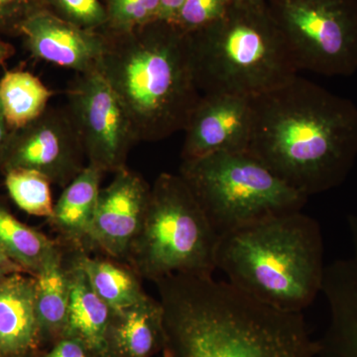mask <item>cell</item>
<instances>
[{
	"instance_id": "cell-1",
	"label": "cell",
	"mask_w": 357,
	"mask_h": 357,
	"mask_svg": "<svg viewBox=\"0 0 357 357\" xmlns=\"http://www.w3.org/2000/svg\"><path fill=\"white\" fill-rule=\"evenodd\" d=\"M166 357H318L302 312L282 311L213 277L155 282Z\"/></svg>"
},
{
	"instance_id": "cell-2",
	"label": "cell",
	"mask_w": 357,
	"mask_h": 357,
	"mask_svg": "<svg viewBox=\"0 0 357 357\" xmlns=\"http://www.w3.org/2000/svg\"><path fill=\"white\" fill-rule=\"evenodd\" d=\"M248 151L306 198L338 187L357 159V107L297 76L252 98Z\"/></svg>"
},
{
	"instance_id": "cell-3",
	"label": "cell",
	"mask_w": 357,
	"mask_h": 357,
	"mask_svg": "<svg viewBox=\"0 0 357 357\" xmlns=\"http://www.w3.org/2000/svg\"><path fill=\"white\" fill-rule=\"evenodd\" d=\"M102 32L107 47L96 69L121 100L138 142L184 131L202 96L187 33L161 20L130 31Z\"/></svg>"
},
{
	"instance_id": "cell-4",
	"label": "cell",
	"mask_w": 357,
	"mask_h": 357,
	"mask_svg": "<svg viewBox=\"0 0 357 357\" xmlns=\"http://www.w3.org/2000/svg\"><path fill=\"white\" fill-rule=\"evenodd\" d=\"M217 269L253 299L302 312L323 290L326 265L319 222L300 211L222 234Z\"/></svg>"
},
{
	"instance_id": "cell-5",
	"label": "cell",
	"mask_w": 357,
	"mask_h": 357,
	"mask_svg": "<svg viewBox=\"0 0 357 357\" xmlns=\"http://www.w3.org/2000/svg\"><path fill=\"white\" fill-rule=\"evenodd\" d=\"M199 93L255 98L298 76L287 43L263 6L230 4L211 24L187 33Z\"/></svg>"
},
{
	"instance_id": "cell-6",
	"label": "cell",
	"mask_w": 357,
	"mask_h": 357,
	"mask_svg": "<svg viewBox=\"0 0 357 357\" xmlns=\"http://www.w3.org/2000/svg\"><path fill=\"white\" fill-rule=\"evenodd\" d=\"M220 236L180 175L163 173L150 190L139 232L126 262L141 279L213 277Z\"/></svg>"
},
{
	"instance_id": "cell-7",
	"label": "cell",
	"mask_w": 357,
	"mask_h": 357,
	"mask_svg": "<svg viewBox=\"0 0 357 357\" xmlns=\"http://www.w3.org/2000/svg\"><path fill=\"white\" fill-rule=\"evenodd\" d=\"M178 175L218 236L302 211L307 199L249 151L220 152L184 160Z\"/></svg>"
},
{
	"instance_id": "cell-8",
	"label": "cell",
	"mask_w": 357,
	"mask_h": 357,
	"mask_svg": "<svg viewBox=\"0 0 357 357\" xmlns=\"http://www.w3.org/2000/svg\"><path fill=\"white\" fill-rule=\"evenodd\" d=\"M298 70L328 77L357 72V0H266Z\"/></svg>"
},
{
	"instance_id": "cell-9",
	"label": "cell",
	"mask_w": 357,
	"mask_h": 357,
	"mask_svg": "<svg viewBox=\"0 0 357 357\" xmlns=\"http://www.w3.org/2000/svg\"><path fill=\"white\" fill-rule=\"evenodd\" d=\"M67 109L83 144L89 165L103 172L126 168L138 142L121 100L98 69L77 74L67 91Z\"/></svg>"
},
{
	"instance_id": "cell-10",
	"label": "cell",
	"mask_w": 357,
	"mask_h": 357,
	"mask_svg": "<svg viewBox=\"0 0 357 357\" xmlns=\"http://www.w3.org/2000/svg\"><path fill=\"white\" fill-rule=\"evenodd\" d=\"M81 137L67 107H48L36 121L13 130L0 167L29 169L49 178L51 184L65 188L86 167Z\"/></svg>"
},
{
	"instance_id": "cell-11",
	"label": "cell",
	"mask_w": 357,
	"mask_h": 357,
	"mask_svg": "<svg viewBox=\"0 0 357 357\" xmlns=\"http://www.w3.org/2000/svg\"><path fill=\"white\" fill-rule=\"evenodd\" d=\"M151 187L138 174L121 169L100 189L86 248L100 249L116 260H126L139 232Z\"/></svg>"
},
{
	"instance_id": "cell-12",
	"label": "cell",
	"mask_w": 357,
	"mask_h": 357,
	"mask_svg": "<svg viewBox=\"0 0 357 357\" xmlns=\"http://www.w3.org/2000/svg\"><path fill=\"white\" fill-rule=\"evenodd\" d=\"M252 128L251 98L204 93L185 126L182 160L220 152L248 151Z\"/></svg>"
},
{
	"instance_id": "cell-13",
	"label": "cell",
	"mask_w": 357,
	"mask_h": 357,
	"mask_svg": "<svg viewBox=\"0 0 357 357\" xmlns=\"http://www.w3.org/2000/svg\"><path fill=\"white\" fill-rule=\"evenodd\" d=\"M20 35L35 58L77 72L96 69L107 47L102 31L72 24L42 8L20 26Z\"/></svg>"
},
{
	"instance_id": "cell-14",
	"label": "cell",
	"mask_w": 357,
	"mask_h": 357,
	"mask_svg": "<svg viewBox=\"0 0 357 357\" xmlns=\"http://www.w3.org/2000/svg\"><path fill=\"white\" fill-rule=\"evenodd\" d=\"M351 255L326 266L323 290L330 321L318 342V357H357V217L347 222Z\"/></svg>"
},
{
	"instance_id": "cell-15",
	"label": "cell",
	"mask_w": 357,
	"mask_h": 357,
	"mask_svg": "<svg viewBox=\"0 0 357 357\" xmlns=\"http://www.w3.org/2000/svg\"><path fill=\"white\" fill-rule=\"evenodd\" d=\"M79 250L73 248L70 252V296L64 337L79 338L96 356L109 357V331L114 311L91 287L77 260Z\"/></svg>"
},
{
	"instance_id": "cell-16",
	"label": "cell",
	"mask_w": 357,
	"mask_h": 357,
	"mask_svg": "<svg viewBox=\"0 0 357 357\" xmlns=\"http://www.w3.org/2000/svg\"><path fill=\"white\" fill-rule=\"evenodd\" d=\"M35 277L21 273L0 280V354L27 351L40 332L35 305Z\"/></svg>"
},
{
	"instance_id": "cell-17",
	"label": "cell",
	"mask_w": 357,
	"mask_h": 357,
	"mask_svg": "<svg viewBox=\"0 0 357 357\" xmlns=\"http://www.w3.org/2000/svg\"><path fill=\"white\" fill-rule=\"evenodd\" d=\"M164 312L161 302L144 299L114 311L109 331V351L117 357H149L164 347Z\"/></svg>"
},
{
	"instance_id": "cell-18",
	"label": "cell",
	"mask_w": 357,
	"mask_h": 357,
	"mask_svg": "<svg viewBox=\"0 0 357 357\" xmlns=\"http://www.w3.org/2000/svg\"><path fill=\"white\" fill-rule=\"evenodd\" d=\"M103 174L100 169L86 164L54 204L49 222L66 245L86 251Z\"/></svg>"
},
{
	"instance_id": "cell-19",
	"label": "cell",
	"mask_w": 357,
	"mask_h": 357,
	"mask_svg": "<svg viewBox=\"0 0 357 357\" xmlns=\"http://www.w3.org/2000/svg\"><path fill=\"white\" fill-rule=\"evenodd\" d=\"M70 257H66L64 243H61L55 255L34 276L36 281L35 305L40 331L63 333V337L70 304Z\"/></svg>"
},
{
	"instance_id": "cell-20",
	"label": "cell",
	"mask_w": 357,
	"mask_h": 357,
	"mask_svg": "<svg viewBox=\"0 0 357 357\" xmlns=\"http://www.w3.org/2000/svg\"><path fill=\"white\" fill-rule=\"evenodd\" d=\"M77 260L91 287L112 311H119L146 297L139 275L128 264L89 257L84 250L77 253Z\"/></svg>"
},
{
	"instance_id": "cell-21",
	"label": "cell",
	"mask_w": 357,
	"mask_h": 357,
	"mask_svg": "<svg viewBox=\"0 0 357 357\" xmlns=\"http://www.w3.org/2000/svg\"><path fill=\"white\" fill-rule=\"evenodd\" d=\"M53 96L39 77L25 70H9L0 79V105L11 131L36 121Z\"/></svg>"
},
{
	"instance_id": "cell-22",
	"label": "cell",
	"mask_w": 357,
	"mask_h": 357,
	"mask_svg": "<svg viewBox=\"0 0 357 357\" xmlns=\"http://www.w3.org/2000/svg\"><path fill=\"white\" fill-rule=\"evenodd\" d=\"M61 243L23 225L0 206V250L35 276L55 255Z\"/></svg>"
},
{
	"instance_id": "cell-23",
	"label": "cell",
	"mask_w": 357,
	"mask_h": 357,
	"mask_svg": "<svg viewBox=\"0 0 357 357\" xmlns=\"http://www.w3.org/2000/svg\"><path fill=\"white\" fill-rule=\"evenodd\" d=\"M7 191L21 210L35 217L51 218V182L37 171L11 169L6 172Z\"/></svg>"
},
{
	"instance_id": "cell-24",
	"label": "cell",
	"mask_w": 357,
	"mask_h": 357,
	"mask_svg": "<svg viewBox=\"0 0 357 357\" xmlns=\"http://www.w3.org/2000/svg\"><path fill=\"white\" fill-rule=\"evenodd\" d=\"M107 23L102 31L126 32L161 20V0H103Z\"/></svg>"
},
{
	"instance_id": "cell-25",
	"label": "cell",
	"mask_w": 357,
	"mask_h": 357,
	"mask_svg": "<svg viewBox=\"0 0 357 357\" xmlns=\"http://www.w3.org/2000/svg\"><path fill=\"white\" fill-rule=\"evenodd\" d=\"M46 8L68 22L93 31H102L107 23L100 0H44Z\"/></svg>"
},
{
	"instance_id": "cell-26",
	"label": "cell",
	"mask_w": 357,
	"mask_h": 357,
	"mask_svg": "<svg viewBox=\"0 0 357 357\" xmlns=\"http://www.w3.org/2000/svg\"><path fill=\"white\" fill-rule=\"evenodd\" d=\"M230 4V0H185L172 23L183 32L197 31L220 20Z\"/></svg>"
},
{
	"instance_id": "cell-27",
	"label": "cell",
	"mask_w": 357,
	"mask_h": 357,
	"mask_svg": "<svg viewBox=\"0 0 357 357\" xmlns=\"http://www.w3.org/2000/svg\"><path fill=\"white\" fill-rule=\"evenodd\" d=\"M42 8L44 0H0V33L20 35L22 23Z\"/></svg>"
},
{
	"instance_id": "cell-28",
	"label": "cell",
	"mask_w": 357,
	"mask_h": 357,
	"mask_svg": "<svg viewBox=\"0 0 357 357\" xmlns=\"http://www.w3.org/2000/svg\"><path fill=\"white\" fill-rule=\"evenodd\" d=\"M89 349L79 338L64 337L45 357H89Z\"/></svg>"
},
{
	"instance_id": "cell-29",
	"label": "cell",
	"mask_w": 357,
	"mask_h": 357,
	"mask_svg": "<svg viewBox=\"0 0 357 357\" xmlns=\"http://www.w3.org/2000/svg\"><path fill=\"white\" fill-rule=\"evenodd\" d=\"M185 0H161V20L173 22Z\"/></svg>"
},
{
	"instance_id": "cell-30",
	"label": "cell",
	"mask_w": 357,
	"mask_h": 357,
	"mask_svg": "<svg viewBox=\"0 0 357 357\" xmlns=\"http://www.w3.org/2000/svg\"><path fill=\"white\" fill-rule=\"evenodd\" d=\"M23 269L0 250V280L15 273H20Z\"/></svg>"
},
{
	"instance_id": "cell-31",
	"label": "cell",
	"mask_w": 357,
	"mask_h": 357,
	"mask_svg": "<svg viewBox=\"0 0 357 357\" xmlns=\"http://www.w3.org/2000/svg\"><path fill=\"white\" fill-rule=\"evenodd\" d=\"M10 132V128H8L3 112H2L1 105H0V155L6 148Z\"/></svg>"
},
{
	"instance_id": "cell-32",
	"label": "cell",
	"mask_w": 357,
	"mask_h": 357,
	"mask_svg": "<svg viewBox=\"0 0 357 357\" xmlns=\"http://www.w3.org/2000/svg\"><path fill=\"white\" fill-rule=\"evenodd\" d=\"M14 49L10 44L6 43L3 40L0 39V66L13 55Z\"/></svg>"
},
{
	"instance_id": "cell-33",
	"label": "cell",
	"mask_w": 357,
	"mask_h": 357,
	"mask_svg": "<svg viewBox=\"0 0 357 357\" xmlns=\"http://www.w3.org/2000/svg\"><path fill=\"white\" fill-rule=\"evenodd\" d=\"M231 4L237 6H263L266 0H230Z\"/></svg>"
}]
</instances>
